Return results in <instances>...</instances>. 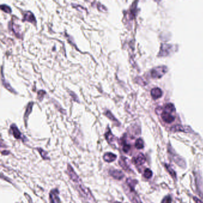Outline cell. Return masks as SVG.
<instances>
[{"mask_svg":"<svg viewBox=\"0 0 203 203\" xmlns=\"http://www.w3.org/2000/svg\"><path fill=\"white\" fill-rule=\"evenodd\" d=\"M109 174L114 179L117 180H121L124 177L123 172L119 170H110Z\"/></svg>","mask_w":203,"mask_h":203,"instance_id":"52a82bcc","label":"cell"},{"mask_svg":"<svg viewBox=\"0 0 203 203\" xmlns=\"http://www.w3.org/2000/svg\"><path fill=\"white\" fill-rule=\"evenodd\" d=\"M1 80H2V83L4 85V87L9 91H10L12 93H16L15 92V90L11 87V85H10V84H8V82H6V81L4 79V76H3V75H2V77H1Z\"/></svg>","mask_w":203,"mask_h":203,"instance_id":"5bb4252c","label":"cell"},{"mask_svg":"<svg viewBox=\"0 0 203 203\" xmlns=\"http://www.w3.org/2000/svg\"><path fill=\"white\" fill-rule=\"evenodd\" d=\"M70 95L71 97L73 98V100L75 101H77V102L79 103L78 97L76 96V95L74 92H70Z\"/></svg>","mask_w":203,"mask_h":203,"instance_id":"484cf974","label":"cell"},{"mask_svg":"<svg viewBox=\"0 0 203 203\" xmlns=\"http://www.w3.org/2000/svg\"><path fill=\"white\" fill-rule=\"evenodd\" d=\"M165 111L172 113L175 111V107L172 104H167L165 106Z\"/></svg>","mask_w":203,"mask_h":203,"instance_id":"ffe728a7","label":"cell"},{"mask_svg":"<svg viewBox=\"0 0 203 203\" xmlns=\"http://www.w3.org/2000/svg\"><path fill=\"white\" fill-rule=\"evenodd\" d=\"M123 190L132 203H142L139 195L135 191V187L125 184L123 186Z\"/></svg>","mask_w":203,"mask_h":203,"instance_id":"7a4b0ae2","label":"cell"},{"mask_svg":"<svg viewBox=\"0 0 203 203\" xmlns=\"http://www.w3.org/2000/svg\"><path fill=\"white\" fill-rule=\"evenodd\" d=\"M76 185V188L78 191L79 192V193L85 198H87L88 200H89L91 203H96V200L93 196L91 191L90 190L86 187L82 183V181H79L75 183Z\"/></svg>","mask_w":203,"mask_h":203,"instance_id":"6da1fadb","label":"cell"},{"mask_svg":"<svg viewBox=\"0 0 203 203\" xmlns=\"http://www.w3.org/2000/svg\"><path fill=\"white\" fill-rule=\"evenodd\" d=\"M185 128L182 126H173L172 128V130L173 131H183V132H188V131L185 130V129H184Z\"/></svg>","mask_w":203,"mask_h":203,"instance_id":"603a6c76","label":"cell"},{"mask_svg":"<svg viewBox=\"0 0 203 203\" xmlns=\"http://www.w3.org/2000/svg\"><path fill=\"white\" fill-rule=\"evenodd\" d=\"M131 149V146L130 145L126 144L125 142H123V151L125 152V153H128L129 151Z\"/></svg>","mask_w":203,"mask_h":203,"instance_id":"d4e9b609","label":"cell"},{"mask_svg":"<svg viewBox=\"0 0 203 203\" xmlns=\"http://www.w3.org/2000/svg\"><path fill=\"white\" fill-rule=\"evenodd\" d=\"M127 160L128 159L126 158L125 157L122 156L120 158V160H119V164L123 170H125L126 172H130L131 169H130L129 165L128 164Z\"/></svg>","mask_w":203,"mask_h":203,"instance_id":"ba28073f","label":"cell"},{"mask_svg":"<svg viewBox=\"0 0 203 203\" xmlns=\"http://www.w3.org/2000/svg\"><path fill=\"white\" fill-rule=\"evenodd\" d=\"M38 151H39L40 154H41V156L42 157V158H43L44 160L49 159V158L48 157V153L44 150H43L41 148H38Z\"/></svg>","mask_w":203,"mask_h":203,"instance_id":"d6986e66","label":"cell"},{"mask_svg":"<svg viewBox=\"0 0 203 203\" xmlns=\"http://www.w3.org/2000/svg\"><path fill=\"white\" fill-rule=\"evenodd\" d=\"M1 8L2 10V11L7 13H11V8L7 5H4V4H2L1 5Z\"/></svg>","mask_w":203,"mask_h":203,"instance_id":"44dd1931","label":"cell"},{"mask_svg":"<svg viewBox=\"0 0 203 203\" xmlns=\"http://www.w3.org/2000/svg\"><path fill=\"white\" fill-rule=\"evenodd\" d=\"M105 136H106V140L108 141V142H109V144H112V142H113L114 141V138H115V137H114L113 134H112V133L110 129L109 130L108 132H107L106 133Z\"/></svg>","mask_w":203,"mask_h":203,"instance_id":"9a60e30c","label":"cell"},{"mask_svg":"<svg viewBox=\"0 0 203 203\" xmlns=\"http://www.w3.org/2000/svg\"><path fill=\"white\" fill-rule=\"evenodd\" d=\"M23 22L24 21H27L29 22L32 23H36V20L34 15L30 12V11H27L24 14L23 17Z\"/></svg>","mask_w":203,"mask_h":203,"instance_id":"7c38bea8","label":"cell"},{"mask_svg":"<svg viewBox=\"0 0 203 203\" xmlns=\"http://www.w3.org/2000/svg\"><path fill=\"white\" fill-rule=\"evenodd\" d=\"M172 203V198L170 196L166 197L162 201L161 203Z\"/></svg>","mask_w":203,"mask_h":203,"instance_id":"4316f807","label":"cell"},{"mask_svg":"<svg viewBox=\"0 0 203 203\" xmlns=\"http://www.w3.org/2000/svg\"><path fill=\"white\" fill-rule=\"evenodd\" d=\"M40 93H42V94H45V91H44V90H41L40 91H39L38 92V95H40ZM44 95H43V94H41V95H40V96H38V98H40V101H41V100L44 98Z\"/></svg>","mask_w":203,"mask_h":203,"instance_id":"83f0119b","label":"cell"},{"mask_svg":"<svg viewBox=\"0 0 203 203\" xmlns=\"http://www.w3.org/2000/svg\"><path fill=\"white\" fill-rule=\"evenodd\" d=\"M10 128H11V131L13 133V135L15 138H16L17 139L22 138V134H21V131L19 130L18 128L16 126V125H14V124L11 125Z\"/></svg>","mask_w":203,"mask_h":203,"instance_id":"9c48e42d","label":"cell"},{"mask_svg":"<svg viewBox=\"0 0 203 203\" xmlns=\"http://www.w3.org/2000/svg\"><path fill=\"white\" fill-rule=\"evenodd\" d=\"M33 103L32 102H30L27 105V107L26 108V112H25V113H24V119L25 120H27V118L28 117L29 115L30 114V113L32 112V107H33Z\"/></svg>","mask_w":203,"mask_h":203,"instance_id":"2e32d148","label":"cell"},{"mask_svg":"<svg viewBox=\"0 0 203 203\" xmlns=\"http://www.w3.org/2000/svg\"><path fill=\"white\" fill-rule=\"evenodd\" d=\"M67 172H68V176L70 179L74 183L81 181L80 178L77 175V173L75 172L72 166H71L70 164H68V165Z\"/></svg>","mask_w":203,"mask_h":203,"instance_id":"277c9868","label":"cell"},{"mask_svg":"<svg viewBox=\"0 0 203 203\" xmlns=\"http://www.w3.org/2000/svg\"><path fill=\"white\" fill-rule=\"evenodd\" d=\"M151 94L152 97L154 99L157 100V99L160 98L162 96L163 92H162V90H161V89L158 88H154L151 91Z\"/></svg>","mask_w":203,"mask_h":203,"instance_id":"4fadbf2b","label":"cell"},{"mask_svg":"<svg viewBox=\"0 0 203 203\" xmlns=\"http://www.w3.org/2000/svg\"><path fill=\"white\" fill-rule=\"evenodd\" d=\"M59 191L57 189L51 191L49 193V201L51 203H60L61 201L59 198Z\"/></svg>","mask_w":203,"mask_h":203,"instance_id":"5b68a950","label":"cell"},{"mask_svg":"<svg viewBox=\"0 0 203 203\" xmlns=\"http://www.w3.org/2000/svg\"><path fill=\"white\" fill-rule=\"evenodd\" d=\"M144 176L147 179H150L153 176V172L150 169H146L144 171Z\"/></svg>","mask_w":203,"mask_h":203,"instance_id":"ac0fdd59","label":"cell"},{"mask_svg":"<svg viewBox=\"0 0 203 203\" xmlns=\"http://www.w3.org/2000/svg\"><path fill=\"white\" fill-rule=\"evenodd\" d=\"M135 145V147L137 149H142L144 147V142H143L142 139H141V138H138L136 141Z\"/></svg>","mask_w":203,"mask_h":203,"instance_id":"e0dca14e","label":"cell"},{"mask_svg":"<svg viewBox=\"0 0 203 203\" xmlns=\"http://www.w3.org/2000/svg\"><path fill=\"white\" fill-rule=\"evenodd\" d=\"M119 203V202H115V203Z\"/></svg>","mask_w":203,"mask_h":203,"instance_id":"4dcf8cb0","label":"cell"},{"mask_svg":"<svg viewBox=\"0 0 203 203\" xmlns=\"http://www.w3.org/2000/svg\"><path fill=\"white\" fill-rule=\"evenodd\" d=\"M132 161L135 164L136 166H141L142 165L145 161V157L142 154H139L136 157L133 158Z\"/></svg>","mask_w":203,"mask_h":203,"instance_id":"30bf717a","label":"cell"},{"mask_svg":"<svg viewBox=\"0 0 203 203\" xmlns=\"http://www.w3.org/2000/svg\"><path fill=\"white\" fill-rule=\"evenodd\" d=\"M193 200H194V201L196 203H203L201 202V201L200 200H199L198 198H196V197H193Z\"/></svg>","mask_w":203,"mask_h":203,"instance_id":"f1b7e54d","label":"cell"},{"mask_svg":"<svg viewBox=\"0 0 203 203\" xmlns=\"http://www.w3.org/2000/svg\"><path fill=\"white\" fill-rule=\"evenodd\" d=\"M116 158H117V156L115 154H113L110 152L106 153L103 156L104 160L107 163L113 162L114 161L116 160Z\"/></svg>","mask_w":203,"mask_h":203,"instance_id":"8fae6325","label":"cell"},{"mask_svg":"<svg viewBox=\"0 0 203 203\" xmlns=\"http://www.w3.org/2000/svg\"><path fill=\"white\" fill-rule=\"evenodd\" d=\"M167 69L165 66H160L157 68H154L151 70V75L152 78L158 79L161 78L163 75L166 74Z\"/></svg>","mask_w":203,"mask_h":203,"instance_id":"3957f363","label":"cell"},{"mask_svg":"<svg viewBox=\"0 0 203 203\" xmlns=\"http://www.w3.org/2000/svg\"><path fill=\"white\" fill-rule=\"evenodd\" d=\"M9 153H10V152L8 151H7V150H4V151H2V153H1L2 155H3V156H5V155L7 156V155H8Z\"/></svg>","mask_w":203,"mask_h":203,"instance_id":"f546056e","label":"cell"},{"mask_svg":"<svg viewBox=\"0 0 203 203\" xmlns=\"http://www.w3.org/2000/svg\"><path fill=\"white\" fill-rule=\"evenodd\" d=\"M165 167H166V168L167 169V171L169 172V174L172 176V177H176V173H175V172L172 169V168L171 167V166H169V165H167V164H165Z\"/></svg>","mask_w":203,"mask_h":203,"instance_id":"7402d4cb","label":"cell"},{"mask_svg":"<svg viewBox=\"0 0 203 203\" xmlns=\"http://www.w3.org/2000/svg\"><path fill=\"white\" fill-rule=\"evenodd\" d=\"M105 115H106L109 119H110L112 121L115 122H118L117 120H116V119L113 116L112 113H111L110 112H109V111H107V112H106V113H105Z\"/></svg>","mask_w":203,"mask_h":203,"instance_id":"cb8c5ba5","label":"cell"},{"mask_svg":"<svg viewBox=\"0 0 203 203\" xmlns=\"http://www.w3.org/2000/svg\"><path fill=\"white\" fill-rule=\"evenodd\" d=\"M162 119L167 123H172L175 120V117L170 112L164 111L161 114Z\"/></svg>","mask_w":203,"mask_h":203,"instance_id":"8992f818","label":"cell"}]
</instances>
